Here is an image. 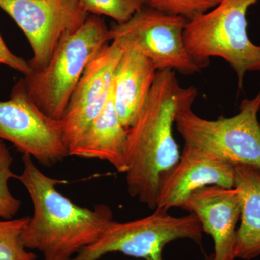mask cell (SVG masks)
<instances>
[{
  "label": "cell",
  "instance_id": "cell-1",
  "mask_svg": "<svg viewBox=\"0 0 260 260\" xmlns=\"http://www.w3.org/2000/svg\"><path fill=\"white\" fill-rule=\"evenodd\" d=\"M194 87L181 86L175 71L159 70L146 102L127 129L126 186L130 196L156 208L160 184L180 158L173 135L178 113L192 107Z\"/></svg>",
  "mask_w": 260,
  "mask_h": 260
},
{
  "label": "cell",
  "instance_id": "cell-2",
  "mask_svg": "<svg viewBox=\"0 0 260 260\" xmlns=\"http://www.w3.org/2000/svg\"><path fill=\"white\" fill-rule=\"evenodd\" d=\"M23 172L18 179L28 191L34 212L22 234L29 250L42 253L44 260H72L96 242L114 221L110 207L93 209L75 204L58 190L67 181L46 175L28 155H23Z\"/></svg>",
  "mask_w": 260,
  "mask_h": 260
},
{
  "label": "cell",
  "instance_id": "cell-3",
  "mask_svg": "<svg viewBox=\"0 0 260 260\" xmlns=\"http://www.w3.org/2000/svg\"><path fill=\"white\" fill-rule=\"evenodd\" d=\"M110 42L104 20L89 15L78 30L61 39L44 68L32 70L24 77L32 102L47 116L61 120L85 68Z\"/></svg>",
  "mask_w": 260,
  "mask_h": 260
},
{
  "label": "cell",
  "instance_id": "cell-4",
  "mask_svg": "<svg viewBox=\"0 0 260 260\" xmlns=\"http://www.w3.org/2000/svg\"><path fill=\"white\" fill-rule=\"evenodd\" d=\"M259 0H221L216 7L186 22V49L200 68L210 58L224 59L235 71L242 89L246 73L260 71V46L248 36L246 14Z\"/></svg>",
  "mask_w": 260,
  "mask_h": 260
},
{
  "label": "cell",
  "instance_id": "cell-5",
  "mask_svg": "<svg viewBox=\"0 0 260 260\" xmlns=\"http://www.w3.org/2000/svg\"><path fill=\"white\" fill-rule=\"evenodd\" d=\"M260 92L241 103L232 117L208 120L191 107L178 113L175 124L184 145L215 155L232 165H248L260 170Z\"/></svg>",
  "mask_w": 260,
  "mask_h": 260
},
{
  "label": "cell",
  "instance_id": "cell-6",
  "mask_svg": "<svg viewBox=\"0 0 260 260\" xmlns=\"http://www.w3.org/2000/svg\"><path fill=\"white\" fill-rule=\"evenodd\" d=\"M203 232L194 214L174 217L168 210L156 208L151 215L133 221L114 220L96 242L72 260H99L112 252L144 260H164L162 251L169 243L189 239L200 244Z\"/></svg>",
  "mask_w": 260,
  "mask_h": 260
},
{
  "label": "cell",
  "instance_id": "cell-7",
  "mask_svg": "<svg viewBox=\"0 0 260 260\" xmlns=\"http://www.w3.org/2000/svg\"><path fill=\"white\" fill-rule=\"evenodd\" d=\"M0 140L45 167L70 156L61 120L47 116L32 102L23 78L13 86L10 99L0 102Z\"/></svg>",
  "mask_w": 260,
  "mask_h": 260
},
{
  "label": "cell",
  "instance_id": "cell-8",
  "mask_svg": "<svg viewBox=\"0 0 260 260\" xmlns=\"http://www.w3.org/2000/svg\"><path fill=\"white\" fill-rule=\"evenodd\" d=\"M186 20L145 6L125 23L109 28L111 42L143 54L156 70H172L192 75L201 68L186 49Z\"/></svg>",
  "mask_w": 260,
  "mask_h": 260
},
{
  "label": "cell",
  "instance_id": "cell-9",
  "mask_svg": "<svg viewBox=\"0 0 260 260\" xmlns=\"http://www.w3.org/2000/svg\"><path fill=\"white\" fill-rule=\"evenodd\" d=\"M0 8L28 39L32 70L44 68L61 39L78 30L90 15L78 0H0Z\"/></svg>",
  "mask_w": 260,
  "mask_h": 260
},
{
  "label": "cell",
  "instance_id": "cell-10",
  "mask_svg": "<svg viewBox=\"0 0 260 260\" xmlns=\"http://www.w3.org/2000/svg\"><path fill=\"white\" fill-rule=\"evenodd\" d=\"M121 54L119 45L111 42L85 68L61 119L69 152L110 98L114 73Z\"/></svg>",
  "mask_w": 260,
  "mask_h": 260
},
{
  "label": "cell",
  "instance_id": "cell-11",
  "mask_svg": "<svg viewBox=\"0 0 260 260\" xmlns=\"http://www.w3.org/2000/svg\"><path fill=\"white\" fill-rule=\"evenodd\" d=\"M213 185L234 188L235 167L207 152L184 145L177 165L162 179L155 209L181 208L194 191Z\"/></svg>",
  "mask_w": 260,
  "mask_h": 260
},
{
  "label": "cell",
  "instance_id": "cell-12",
  "mask_svg": "<svg viewBox=\"0 0 260 260\" xmlns=\"http://www.w3.org/2000/svg\"><path fill=\"white\" fill-rule=\"evenodd\" d=\"M182 209L194 214L203 232L214 242L212 260H235L237 225L241 217V200L235 188L213 185L194 191Z\"/></svg>",
  "mask_w": 260,
  "mask_h": 260
},
{
  "label": "cell",
  "instance_id": "cell-13",
  "mask_svg": "<svg viewBox=\"0 0 260 260\" xmlns=\"http://www.w3.org/2000/svg\"><path fill=\"white\" fill-rule=\"evenodd\" d=\"M120 48L122 54L114 73L112 94L121 124L128 129L146 102L158 70L139 51Z\"/></svg>",
  "mask_w": 260,
  "mask_h": 260
},
{
  "label": "cell",
  "instance_id": "cell-14",
  "mask_svg": "<svg viewBox=\"0 0 260 260\" xmlns=\"http://www.w3.org/2000/svg\"><path fill=\"white\" fill-rule=\"evenodd\" d=\"M126 137L127 129L116 112L112 90L105 107L70 150V156L104 160L125 174Z\"/></svg>",
  "mask_w": 260,
  "mask_h": 260
},
{
  "label": "cell",
  "instance_id": "cell-15",
  "mask_svg": "<svg viewBox=\"0 0 260 260\" xmlns=\"http://www.w3.org/2000/svg\"><path fill=\"white\" fill-rule=\"evenodd\" d=\"M235 167V185L240 196L241 224L237 230L236 259L260 255V170L248 165Z\"/></svg>",
  "mask_w": 260,
  "mask_h": 260
},
{
  "label": "cell",
  "instance_id": "cell-16",
  "mask_svg": "<svg viewBox=\"0 0 260 260\" xmlns=\"http://www.w3.org/2000/svg\"><path fill=\"white\" fill-rule=\"evenodd\" d=\"M30 217L0 220V260H37L24 245L22 234Z\"/></svg>",
  "mask_w": 260,
  "mask_h": 260
},
{
  "label": "cell",
  "instance_id": "cell-17",
  "mask_svg": "<svg viewBox=\"0 0 260 260\" xmlns=\"http://www.w3.org/2000/svg\"><path fill=\"white\" fill-rule=\"evenodd\" d=\"M89 15H104L115 20L116 24L125 23L142 8L146 0H78Z\"/></svg>",
  "mask_w": 260,
  "mask_h": 260
},
{
  "label": "cell",
  "instance_id": "cell-18",
  "mask_svg": "<svg viewBox=\"0 0 260 260\" xmlns=\"http://www.w3.org/2000/svg\"><path fill=\"white\" fill-rule=\"evenodd\" d=\"M13 158L8 146L0 140V218L12 219L18 213L21 201L12 194L9 182L16 179L12 169Z\"/></svg>",
  "mask_w": 260,
  "mask_h": 260
},
{
  "label": "cell",
  "instance_id": "cell-19",
  "mask_svg": "<svg viewBox=\"0 0 260 260\" xmlns=\"http://www.w3.org/2000/svg\"><path fill=\"white\" fill-rule=\"evenodd\" d=\"M220 1L221 0H146V6L189 21L213 9Z\"/></svg>",
  "mask_w": 260,
  "mask_h": 260
},
{
  "label": "cell",
  "instance_id": "cell-20",
  "mask_svg": "<svg viewBox=\"0 0 260 260\" xmlns=\"http://www.w3.org/2000/svg\"><path fill=\"white\" fill-rule=\"evenodd\" d=\"M0 64L9 67L12 69L23 73L24 76L31 73L32 68L28 61L13 54L5 44L0 34Z\"/></svg>",
  "mask_w": 260,
  "mask_h": 260
}]
</instances>
